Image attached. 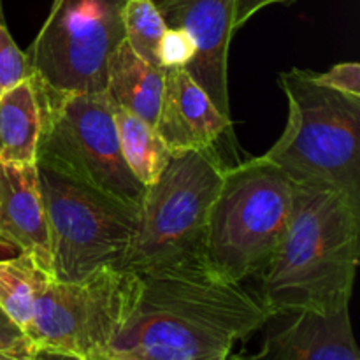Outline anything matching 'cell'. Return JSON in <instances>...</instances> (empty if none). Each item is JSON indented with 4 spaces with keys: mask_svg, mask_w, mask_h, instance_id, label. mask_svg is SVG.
Listing matches in <instances>:
<instances>
[{
    "mask_svg": "<svg viewBox=\"0 0 360 360\" xmlns=\"http://www.w3.org/2000/svg\"><path fill=\"white\" fill-rule=\"evenodd\" d=\"M271 320L238 283L210 274L136 273L109 352L150 360H227L238 341Z\"/></svg>",
    "mask_w": 360,
    "mask_h": 360,
    "instance_id": "1",
    "label": "cell"
},
{
    "mask_svg": "<svg viewBox=\"0 0 360 360\" xmlns=\"http://www.w3.org/2000/svg\"><path fill=\"white\" fill-rule=\"evenodd\" d=\"M359 253V204L333 188L295 183L287 231L262 271L259 301L271 319L348 306Z\"/></svg>",
    "mask_w": 360,
    "mask_h": 360,
    "instance_id": "2",
    "label": "cell"
},
{
    "mask_svg": "<svg viewBox=\"0 0 360 360\" xmlns=\"http://www.w3.org/2000/svg\"><path fill=\"white\" fill-rule=\"evenodd\" d=\"M287 125L264 157L292 181L333 188L360 206V97L319 84L313 70L280 74Z\"/></svg>",
    "mask_w": 360,
    "mask_h": 360,
    "instance_id": "3",
    "label": "cell"
},
{
    "mask_svg": "<svg viewBox=\"0 0 360 360\" xmlns=\"http://www.w3.org/2000/svg\"><path fill=\"white\" fill-rule=\"evenodd\" d=\"M295 183L266 157L225 167L204 234V269L241 285L273 259L294 204Z\"/></svg>",
    "mask_w": 360,
    "mask_h": 360,
    "instance_id": "4",
    "label": "cell"
},
{
    "mask_svg": "<svg viewBox=\"0 0 360 360\" xmlns=\"http://www.w3.org/2000/svg\"><path fill=\"white\" fill-rule=\"evenodd\" d=\"M214 151L172 153L139 207V224L123 271L207 274L204 234L224 181Z\"/></svg>",
    "mask_w": 360,
    "mask_h": 360,
    "instance_id": "5",
    "label": "cell"
},
{
    "mask_svg": "<svg viewBox=\"0 0 360 360\" xmlns=\"http://www.w3.org/2000/svg\"><path fill=\"white\" fill-rule=\"evenodd\" d=\"M35 165L48 217L53 280L79 281L104 267L123 271L139 207L48 165Z\"/></svg>",
    "mask_w": 360,
    "mask_h": 360,
    "instance_id": "6",
    "label": "cell"
},
{
    "mask_svg": "<svg viewBox=\"0 0 360 360\" xmlns=\"http://www.w3.org/2000/svg\"><path fill=\"white\" fill-rule=\"evenodd\" d=\"M35 84L41 104L39 164L141 207L148 186L132 174L123 158L108 97L63 94L39 81Z\"/></svg>",
    "mask_w": 360,
    "mask_h": 360,
    "instance_id": "7",
    "label": "cell"
},
{
    "mask_svg": "<svg viewBox=\"0 0 360 360\" xmlns=\"http://www.w3.org/2000/svg\"><path fill=\"white\" fill-rule=\"evenodd\" d=\"M129 0H55L25 51L32 76L63 94H104L116 49L125 41Z\"/></svg>",
    "mask_w": 360,
    "mask_h": 360,
    "instance_id": "8",
    "label": "cell"
},
{
    "mask_svg": "<svg viewBox=\"0 0 360 360\" xmlns=\"http://www.w3.org/2000/svg\"><path fill=\"white\" fill-rule=\"evenodd\" d=\"M136 273L104 269L79 281L48 280L25 336L34 350H56L86 359L108 350L129 308Z\"/></svg>",
    "mask_w": 360,
    "mask_h": 360,
    "instance_id": "9",
    "label": "cell"
},
{
    "mask_svg": "<svg viewBox=\"0 0 360 360\" xmlns=\"http://www.w3.org/2000/svg\"><path fill=\"white\" fill-rule=\"evenodd\" d=\"M169 28L193 42V58L183 70L195 79L224 116L231 118L227 58L234 34L236 0H153Z\"/></svg>",
    "mask_w": 360,
    "mask_h": 360,
    "instance_id": "10",
    "label": "cell"
},
{
    "mask_svg": "<svg viewBox=\"0 0 360 360\" xmlns=\"http://www.w3.org/2000/svg\"><path fill=\"white\" fill-rule=\"evenodd\" d=\"M164 94L155 130L171 153L213 151L232 129V118L221 115L206 91L183 69H164Z\"/></svg>",
    "mask_w": 360,
    "mask_h": 360,
    "instance_id": "11",
    "label": "cell"
},
{
    "mask_svg": "<svg viewBox=\"0 0 360 360\" xmlns=\"http://www.w3.org/2000/svg\"><path fill=\"white\" fill-rule=\"evenodd\" d=\"M0 236L7 246L28 253L53 278L51 241L37 165L0 164Z\"/></svg>",
    "mask_w": 360,
    "mask_h": 360,
    "instance_id": "12",
    "label": "cell"
},
{
    "mask_svg": "<svg viewBox=\"0 0 360 360\" xmlns=\"http://www.w3.org/2000/svg\"><path fill=\"white\" fill-rule=\"evenodd\" d=\"M267 336L260 357L269 360H359L348 306L301 309Z\"/></svg>",
    "mask_w": 360,
    "mask_h": 360,
    "instance_id": "13",
    "label": "cell"
},
{
    "mask_svg": "<svg viewBox=\"0 0 360 360\" xmlns=\"http://www.w3.org/2000/svg\"><path fill=\"white\" fill-rule=\"evenodd\" d=\"M165 70L144 62L123 41L116 49L108 72L104 95L111 104L127 109L155 127L164 94Z\"/></svg>",
    "mask_w": 360,
    "mask_h": 360,
    "instance_id": "14",
    "label": "cell"
},
{
    "mask_svg": "<svg viewBox=\"0 0 360 360\" xmlns=\"http://www.w3.org/2000/svg\"><path fill=\"white\" fill-rule=\"evenodd\" d=\"M41 104L34 77L0 94V164L35 165Z\"/></svg>",
    "mask_w": 360,
    "mask_h": 360,
    "instance_id": "15",
    "label": "cell"
},
{
    "mask_svg": "<svg viewBox=\"0 0 360 360\" xmlns=\"http://www.w3.org/2000/svg\"><path fill=\"white\" fill-rule=\"evenodd\" d=\"M111 105L120 148L127 165L144 186L153 185L164 172L172 155L171 150L160 139L155 127L120 105Z\"/></svg>",
    "mask_w": 360,
    "mask_h": 360,
    "instance_id": "16",
    "label": "cell"
},
{
    "mask_svg": "<svg viewBox=\"0 0 360 360\" xmlns=\"http://www.w3.org/2000/svg\"><path fill=\"white\" fill-rule=\"evenodd\" d=\"M48 280L53 278L28 253L0 260V309L23 334L30 327L35 299Z\"/></svg>",
    "mask_w": 360,
    "mask_h": 360,
    "instance_id": "17",
    "label": "cell"
},
{
    "mask_svg": "<svg viewBox=\"0 0 360 360\" xmlns=\"http://www.w3.org/2000/svg\"><path fill=\"white\" fill-rule=\"evenodd\" d=\"M123 27L127 44L134 53L144 62L158 65V42L167 25L153 0H129L123 11Z\"/></svg>",
    "mask_w": 360,
    "mask_h": 360,
    "instance_id": "18",
    "label": "cell"
},
{
    "mask_svg": "<svg viewBox=\"0 0 360 360\" xmlns=\"http://www.w3.org/2000/svg\"><path fill=\"white\" fill-rule=\"evenodd\" d=\"M30 76L32 70L27 55L18 48L13 35L9 34L0 7V94Z\"/></svg>",
    "mask_w": 360,
    "mask_h": 360,
    "instance_id": "19",
    "label": "cell"
},
{
    "mask_svg": "<svg viewBox=\"0 0 360 360\" xmlns=\"http://www.w3.org/2000/svg\"><path fill=\"white\" fill-rule=\"evenodd\" d=\"M193 42L179 28H165L158 42V65L162 69H186L193 58Z\"/></svg>",
    "mask_w": 360,
    "mask_h": 360,
    "instance_id": "20",
    "label": "cell"
},
{
    "mask_svg": "<svg viewBox=\"0 0 360 360\" xmlns=\"http://www.w3.org/2000/svg\"><path fill=\"white\" fill-rule=\"evenodd\" d=\"M313 79L341 94L360 97V65L357 62L336 63L327 72H313Z\"/></svg>",
    "mask_w": 360,
    "mask_h": 360,
    "instance_id": "21",
    "label": "cell"
},
{
    "mask_svg": "<svg viewBox=\"0 0 360 360\" xmlns=\"http://www.w3.org/2000/svg\"><path fill=\"white\" fill-rule=\"evenodd\" d=\"M34 350L30 341L23 333L7 319L0 309V352H27Z\"/></svg>",
    "mask_w": 360,
    "mask_h": 360,
    "instance_id": "22",
    "label": "cell"
},
{
    "mask_svg": "<svg viewBox=\"0 0 360 360\" xmlns=\"http://www.w3.org/2000/svg\"><path fill=\"white\" fill-rule=\"evenodd\" d=\"M288 2V0H236L234 6V28L243 27L250 18L255 16L264 7H269L273 4Z\"/></svg>",
    "mask_w": 360,
    "mask_h": 360,
    "instance_id": "23",
    "label": "cell"
},
{
    "mask_svg": "<svg viewBox=\"0 0 360 360\" xmlns=\"http://www.w3.org/2000/svg\"><path fill=\"white\" fill-rule=\"evenodd\" d=\"M84 360H150V359H144L139 357V355H132V354H118V352H97V354H91L88 355Z\"/></svg>",
    "mask_w": 360,
    "mask_h": 360,
    "instance_id": "24",
    "label": "cell"
},
{
    "mask_svg": "<svg viewBox=\"0 0 360 360\" xmlns=\"http://www.w3.org/2000/svg\"><path fill=\"white\" fill-rule=\"evenodd\" d=\"M34 360H84V359L76 357V355H70V354H63V352L37 348V350H34Z\"/></svg>",
    "mask_w": 360,
    "mask_h": 360,
    "instance_id": "25",
    "label": "cell"
},
{
    "mask_svg": "<svg viewBox=\"0 0 360 360\" xmlns=\"http://www.w3.org/2000/svg\"><path fill=\"white\" fill-rule=\"evenodd\" d=\"M0 360H34V350L0 352Z\"/></svg>",
    "mask_w": 360,
    "mask_h": 360,
    "instance_id": "26",
    "label": "cell"
},
{
    "mask_svg": "<svg viewBox=\"0 0 360 360\" xmlns=\"http://www.w3.org/2000/svg\"><path fill=\"white\" fill-rule=\"evenodd\" d=\"M227 360H231V357H229ZM246 360H269V359H262V357H260V355H255V357H252V359H246Z\"/></svg>",
    "mask_w": 360,
    "mask_h": 360,
    "instance_id": "27",
    "label": "cell"
},
{
    "mask_svg": "<svg viewBox=\"0 0 360 360\" xmlns=\"http://www.w3.org/2000/svg\"><path fill=\"white\" fill-rule=\"evenodd\" d=\"M0 246H7V243H6V241H4V239H2V238H0Z\"/></svg>",
    "mask_w": 360,
    "mask_h": 360,
    "instance_id": "28",
    "label": "cell"
},
{
    "mask_svg": "<svg viewBox=\"0 0 360 360\" xmlns=\"http://www.w3.org/2000/svg\"><path fill=\"white\" fill-rule=\"evenodd\" d=\"M0 238H2V236H0ZM2 239H4V238H2Z\"/></svg>",
    "mask_w": 360,
    "mask_h": 360,
    "instance_id": "29",
    "label": "cell"
}]
</instances>
